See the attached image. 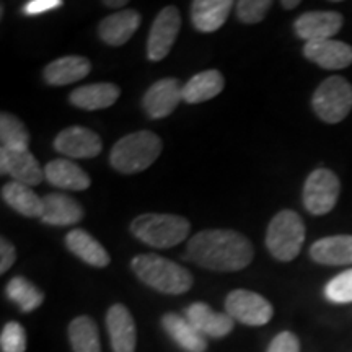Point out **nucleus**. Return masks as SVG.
<instances>
[{"mask_svg":"<svg viewBox=\"0 0 352 352\" xmlns=\"http://www.w3.org/2000/svg\"><path fill=\"white\" fill-rule=\"evenodd\" d=\"M46 179L52 186L59 189H70V191H83L88 189L91 184L90 176L87 171H83L80 166L72 164L65 158H57L51 160L44 168Z\"/></svg>","mask_w":352,"mask_h":352,"instance_id":"obj_23","label":"nucleus"},{"mask_svg":"<svg viewBox=\"0 0 352 352\" xmlns=\"http://www.w3.org/2000/svg\"><path fill=\"white\" fill-rule=\"evenodd\" d=\"M107 328L114 352H135V323L131 311L124 305L116 303L109 307L107 314Z\"/></svg>","mask_w":352,"mask_h":352,"instance_id":"obj_15","label":"nucleus"},{"mask_svg":"<svg viewBox=\"0 0 352 352\" xmlns=\"http://www.w3.org/2000/svg\"><path fill=\"white\" fill-rule=\"evenodd\" d=\"M182 28V15L173 6L165 7L153 20V25L147 39V57L153 63L165 59L178 38Z\"/></svg>","mask_w":352,"mask_h":352,"instance_id":"obj_9","label":"nucleus"},{"mask_svg":"<svg viewBox=\"0 0 352 352\" xmlns=\"http://www.w3.org/2000/svg\"><path fill=\"white\" fill-rule=\"evenodd\" d=\"M191 223L175 214H142L131 223L135 239L153 248H171L186 240Z\"/></svg>","mask_w":352,"mask_h":352,"instance_id":"obj_4","label":"nucleus"},{"mask_svg":"<svg viewBox=\"0 0 352 352\" xmlns=\"http://www.w3.org/2000/svg\"><path fill=\"white\" fill-rule=\"evenodd\" d=\"M303 56L328 70L346 69L352 64V47L342 41H336V39L307 43L303 47Z\"/></svg>","mask_w":352,"mask_h":352,"instance_id":"obj_14","label":"nucleus"},{"mask_svg":"<svg viewBox=\"0 0 352 352\" xmlns=\"http://www.w3.org/2000/svg\"><path fill=\"white\" fill-rule=\"evenodd\" d=\"M69 341L74 352H101L98 328L90 316H77L70 321Z\"/></svg>","mask_w":352,"mask_h":352,"instance_id":"obj_28","label":"nucleus"},{"mask_svg":"<svg viewBox=\"0 0 352 352\" xmlns=\"http://www.w3.org/2000/svg\"><path fill=\"white\" fill-rule=\"evenodd\" d=\"M0 171H2V175H10L13 182L26 184L30 188L36 186L46 178L38 158L30 151L0 148Z\"/></svg>","mask_w":352,"mask_h":352,"instance_id":"obj_11","label":"nucleus"},{"mask_svg":"<svg viewBox=\"0 0 352 352\" xmlns=\"http://www.w3.org/2000/svg\"><path fill=\"white\" fill-rule=\"evenodd\" d=\"M267 352H300V342L294 333H279L272 340Z\"/></svg>","mask_w":352,"mask_h":352,"instance_id":"obj_34","label":"nucleus"},{"mask_svg":"<svg viewBox=\"0 0 352 352\" xmlns=\"http://www.w3.org/2000/svg\"><path fill=\"white\" fill-rule=\"evenodd\" d=\"M7 296L10 300H13L16 305L20 307L21 311L28 314V311L36 310L38 307H41L44 302V294L39 290L36 285L30 283L25 277H13L10 283L7 284L6 289Z\"/></svg>","mask_w":352,"mask_h":352,"instance_id":"obj_29","label":"nucleus"},{"mask_svg":"<svg viewBox=\"0 0 352 352\" xmlns=\"http://www.w3.org/2000/svg\"><path fill=\"white\" fill-rule=\"evenodd\" d=\"M131 267L145 285L162 294L179 296L192 287L191 272L160 254H139L132 259Z\"/></svg>","mask_w":352,"mask_h":352,"instance_id":"obj_2","label":"nucleus"},{"mask_svg":"<svg viewBox=\"0 0 352 352\" xmlns=\"http://www.w3.org/2000/svg\"><path fill=\"white\" fill-rule=\"evenodd\" d=\"M271 0H240L235 7L236 19L246 25L259 23L271 10Z\"/></svg>","mask_w":352,"mask_h":352,"instance_id":"obj_31","label":"nucleus"},{"mask_svg":"<svg viewBox=\"0 0 352 352\" xmlns=\"http://www.w3.org/2000/svg\"><path fill=\"white\" fill-rule=\"evenodd\" d=\"M65 245L70 253L76 254L77 258H80L83 263L90 264V266L104 267L109 264V254L103 248V245L82 228L70 230L65 236Z\"/></svg>","mask_w":352,"mask_h":352,"instance_id":"obj_25","label":"nucleus"},{"mask_svg":"<svg viewBox=\"0 0 352 352\" xmlns=\"http://www.w3.org/2000/svg\"><path fill=\"white\" fill-rule=\"evenodd\" d=\"M103 6L107 7H126L127 6V0H104Z\"/></svg>","mask_w":352,"mask_h":352,"instance_id":"obj_37","label":"nucleus"},{"mask_svg":"<svg viewBox=\"0 0 352 352\" xmlns=\"http://www.w3.org/2000/svg\"><path fill=\"white\" fill-rule=\"evenodd\" d=\"M83 208L80 202L72 199V197L52 192L43 197V215L41 220L44 223L57 227L74 226L83 219Z\"/></svg>","mask_w":352,"mask_h":352,"instance_id":"obj_18","label":"nucleus"},{"mask_svg":"<svg viewBox=\"0 0 352 352\" xmlns=\"http://www.w3.org/2000/svg\"><path fill=\"white\" fill-rule=\"evenodd\" d=\"M232 0H195L191 3V20L197 32L214 33L226 23L232 7Z\"/></svg>","mask_w":352,"mask_h":352,"instance_id":"obj_21","label":"nucleus"},{"mask_svg":"<svg viewBox=\"0 0 352 352\" xmlns=\"http://www.w3.org/2000/svg\"><path fill=\"white\" fill-rule=\"evenodd\" d=\"M324 296L334 303L352 302V270L341 272L329 280L324 287Z\"/></svg>","mask_w":352,"mask_h":352,"instance_id":"obj_32","label":"nucleus"},{"mask_svg":"<svg viewBox=\"0 0 352 352\" xmlns=\"http://www.w3.org/2000/svg\"><path fill=\"white\" fill-rule=\"evenodd\" d=\"M316 116L328 124L344 120L352 109V85L346 78L333 76L320 83L311 98Z\"/></svg>","mask_w":352,"mask_h":352,"instance_id":"obj_6","label":"nucleus"},{"mask_svg":"<svg viewBox=\"0 0 352 352\" xmlns=\"http://www.w3.org/2000/svg\"><path fill=\"white\" fill-rule=\"evenodd\" d=\"M162 327L170 334L179 347H183L188 352H206L208 349V340L202 333L192 327V323L188 318L176 314H166L162 318Z\"/></svg>","mask_w":352,"mask_h":352,"instance_id":"obj_24","label":"nucleus"},{"mask_svg":"<svg viewBox=\"0 0 352 352\" xmlns=\"http://www.w3.org/2000/svg\"><path fill=\"white\" fill-rule=\"evenodd\" d=\"M121 90L114 83H90V85L78 87L69 96L74 107L85 109V111H95V109H104L113 107L120 98Z\"/></svg>","mask_w":352,"mask_h":352,"instance_id":"obj_20","label":"nucleus"},{"mask_svg":"<svg viewBox=\"0 0 352 352\" xmlns=\"http://www.w3.org/2000/svg\"><path fill=\"white\" fill-rule=\"evenodd\" d=\"M0 347L2 352H25L26 351V333L25 328L16 321L7 323L0 334Z\"/></svg>","mask_w":352,"mask_h":352,"instance_id":"obj_33","label":"nucleus"},{"mask_svg":"<svg viewBox=\"0 0 352 352\" xmlns=\"http://www.w3.org/2000/svg\"><path fill=\"white\" fill-rule=\"evenodd\" d=\"M183 100V85L178 78H162L151 85L142 98L144 111L152 120H164L175 111Z\"/></svg>","mask_w":352,"mask_h":352,"instance_id":"obj_10","label":"nucleus"},{"mask_svg":"<svg viewBox=\"0 0 352 352\" xmlns=\"http://www.w3.org/2000/svg\"><path fill=\"white\" fill-rule=\"evenodd\" d=\"M2 199L16 212L25 217H39L43 215V199L32 188L19 182L3 184Z\"/></svg>","mask_w":352,"mask_h":352,"instance_id":"obj_27","label":"nucleus"},{"mask_svg":"<svg viewBox=\"0 0 352 352\" xmlns=\"http://www.w3.org/2000/svg\"><path fill=\"white\" fill-rule=\"evenodd\" d=\"M63 0H32V2L25 6V13H28V15H39V13L63 7Z\"/></svg>","mask_w":352,"mask_h":352,"instance_id":"obj_36","label":"nucleus"},{"mask_svg":"<svg viewBox=\"0 0 352 352\" xmlns=\"http://www.w3.org/2000/svg\"><path fill=\"white\" fill-rule=\"evenodd\" d=\"M305 241V226L294 210H280L272 217L266 233V246L279 261H292Z\"/></svg>","mask_w":352,"mask_h":352,"instance_id":"obj_5","label":"nucleus"},{"mask_svg":"<svg viewBox=\"0 0 352 352\" xmlns=\"http://www.w3.org/2000/svg\"><path fill=\"white\" fill-rule=\"evenodd\" d=\"M162 139L152 131L127 134L114 144L109 164L122 175H134L147 170L162 153Z\"/></svg>","mask_w":352,"mask_h":352,"instance_id":"obj_3","label":"nucleus"},{"mask_svg":"<svg viewBox=\"0 0 352 352\" xmlns=\"http://www.w3.org/2000/svg\"><path fill=\"white\" fill-rule=\"evenodd\" d=\"M253 245L235 230H202L189 240L186 259L210 271H240L253 261Z\"/></svg>","mask_w":352,"mask_h":352,"instance_id":"obj_1","label":"nucleus"},{"mask_svg":"<svg viewBox=\"0 0 352 352\" xmlns=\"http://www.w3.org/2000/svg\"><path fill=\"white\" fill-rule=\"evenodd\" d=\"M54 148L70 158H94L100 155L103 144L94 131L82 126H72L57 134Z\"/></svg>","mask_w":352,"mask_h":352,"instance_id":"obj_12","label":"nucleus"},{"mask_svg":"<svg viewBox=\"0 0 352 352\" xmlns=\"http://www.w3.org/2000/svg\"><path fill=\"white\" fill-rule=\"evenodd\" d=\"M340 179L331 170L318 168L307 178L303 186V206L310 214L324 215L331 212L340 196Z\"/></svg>","mask_w":352,"mask_h":352,"instance_id":"obj_7","label":"nucleus"},{"mask_svg":"<svg viewBox=\"0 0 352 352\" xmlns=\"http://www.w3.org/2000/svg\"><path fill=\"white\" fill-rule=\"evenodd\" d=\"M140 20L142 19H140L139 12L132 10V8H126V10L113 13V15L101 20L98 34L109 46H122L138 32Z\"/></svg>","mask_w":352,"mask_h":352,"instance_id":"obj_17","label":"nucleus"},{"mask_svg":"<svg viewBox=\"0 0 352 352\" xmlns=\"http://www.w3.org/2000/svg\"><path fill=\"white\" fill-rule=\"evenodd\" d=\"M226 314L248 327H263L272 318L274 310L263 296L250 290H232L226 298Z\"/></svg>","mask_w":352,"mask_h":352,"instance_id":"obj_8","label":"nucleus"},{"mask_svg":"<svg viewBox=\"0 0 352 352\" xmlns=\"http://www.w3.org/2000/svg\"><path fill=\"white\" fill-rule=\"evenodd\" d=\"M310 256L324 266L352 264V235H334L315 241L310 248Z\"/></svg>","mask_w":352,"mask_h":352,"instance_id":"obj_22","label":"nucleus"},{"mask_svg":"<svg viewBox=\"0 0 352 352\" xmlns=\"http://www.w3.org/2000/svg\"><path fill=\"white\" fill-rule=\"evenodd\" d=\"M0 140L2 147L8 151H28L30 132L23 121L10 113L0 114Z\"/></svg>","mask_w":352,"mask_h":352,"instance_id":"obj_30","label":"nucleus"},{"mask_svg":"<svg viewBox=\"0 0 352 352\" xmlns=\"http://www.w3.org/2000/svg\"><path fill=\"white\" fill-rule=\"evenodd\" d=\"M226 87V78L219 70H204L196 74L183 85V101L189 104H197L209 101L217 96Z\"/></svg>","mask_w":352,"mask_h":352,"instance_id":"obj_26","label":"nucleus"},{"mask_svg":"<svg viewBox=\"0 0 352 352\" xmlns=\"http://www.w3.org/2000/svg\"><path fill=\"white\" fill-rule=\"evenodd\" d=\"M15 259H16L15 246L6 239L0 240V272L6 274V272L13 266Z\"/></svg>","mask_w":352,"mask_h":352,"instance_id":"obj_35","label":"nucleus"},{"mask_svg":"<svg viewBox=\"0 0 352 352\" xmlns=\"http://www.w3.org/2000/svg\"><path fill=\"white\" fill-rule=\"evenodd\" d=\"M280 3H283L284 8H287V10H290V8H296L300 2H298V0H292V2H289V0H283V2H280Z\"/></svg>","mask_w":352,"mask_h":352,"instance_id":"obj_38","label":"nucleus"},{"mask_svg":"<svg viewBox=\"0 0 352 352\" xmlns=\"http://www.w3.org/2000/svg\"><path fill=\"white\" fill-rule=\"evenodd\" d=\"M186 318L191 321L197 331L210 338H223L235 327V320L227 314H219L208 303L195 302L184 310Z\"/></svg>","mask_w":352,"mask_h":352,"instance_id":"obj_16","label":"nucleus"},{"mask_svg":"<svg viewBox=\"0 0 352 352\" xmlns=\"http://www.w3.org/2000/svg\"><path fill=\"white\" fill-rule=\"evenodd\" d=\"M344 19L338 12H307L298 16L294 23L297 36L307 43L333 39L342 28Z\"/></svg>","mask_w":352,"mask_h":352,"instance_id":"obj_13","label":"nucleus"},{"mask_svg":"<svg viewBox=\"0 0 352 352\" xmlns=\"http://www.w3.org/2000/svg\"><path fill=\"white\" fill-rule=\"evenodd\" d=\"M90 60L83 56H64L46 65L43 77L52 87L76 83L90 74Z\"/></svg>","mask_w":352,"mask_h":352,"instance_id":"obj_19","label":"nucleus"}]
</instances>
